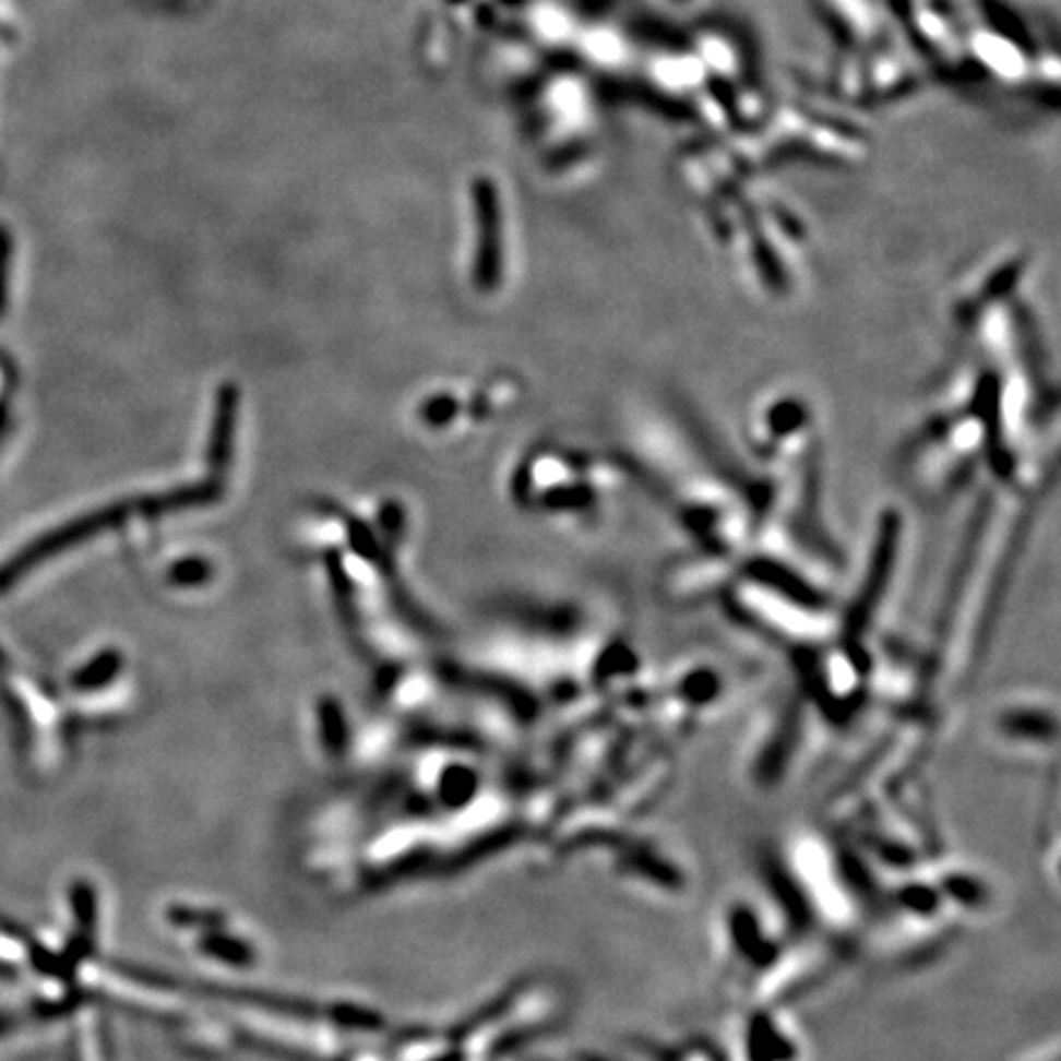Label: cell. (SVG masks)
Listing matches in <instances>:
<instances>
[{
    "mask_svg": "<svg viewBox=\"0 0 1061 1061\" xmlns=\"http://www.w3.org/2000/svg\"><path fill=\"white\" fill-rule=\"evenodd\" d=\"M10 1027V1020L5 1015H0V1032H5Z\"/></svg>",
    "mask_w": 1061,
    "mask_h": 1061,
    "instance_id": "obj_9",
    "label": "cell"
},
{
    "mask_svg": "<svg viewBox=\"0 0 1061 1061\" xmlns=\"http://www.w3.org/2000/svg\"><path fill=\"white\" fill-rule=\"evenodd\" d=\"M381 524L389 536H401L403 530V509L398 504H386L381 511Z\"/></svg>",
    "mask_w": 1061,
    "mask_h": 1061,
    "instance_id": "obj_8",
    "label": "cell"
},
{
    "mask_svg": "<svg viewBox=\"0 0 1061 1061\" xmlns=\"http://www.w3.org/2000/svg\"><path fill=\"white\" fill-rule=\"evenodd\" d=\"M479 249L475 263V283L481 290H494L501 281V219L494 184L479 180L475 184Z\"/></svg>",
    "mask_w": 1061,
    "mask_h": 1061,
    "instance_id": "obj_2",
    "label": "cell"
},
{
    "mask_svg": "<svg viewBox=\"0 0 1061 1061\" xmlns=\"http://www.w3.org/2000/svg\"><path fill=\"white\" fill-rule=\"evenodd\" d=\"M457 408H460V403L455 398H450V396H436V398H428L426 403H422V408H420V418L428 422V426H445V422H450L452 418L457 416Z\"/></svg>",
    "mask_w": 1061,
    "mask_h": 1061,
    "instance_id": "obj_5",
    "label": "cell"
},
{
    "mask_svg": "<svg viewBox=\"0 0 1061 1061\" xmlns=\"http://www.w3.org/2000/svg\"><path fill=\"white\" fill-rule=\"evenodd\" d=\"M133 514H141V501L138 499L98 509L94 514L74 518L69 521V524L39 536L37 540H33V544L20 550L17 556H13L0 565V593H5L10 585L17 583L23 575H27L37 563H45V560H49L52 556L64 553L67 548H72L74 544H82V540H88L106 528L123 524V521Z\"/></svg>",
    "mask_w": 1061,
    "mask_h": 1061,
    "instance_id": "obj_1",
    "label": "cell"
},
{
    "mask_svg": "<svg viewBox=\"0 0 1061 1061\" xmlns=\"http://www.w3.org/2000/svg\"><path fill=\"white\" fill-rule=\"evenodd\" d=\"M116 664V656L114 654H106L102 658H96V661L86 668V671L76 678V683H82V686H88V683H96V678H104L108 671H111Z\"/></svg>",
    "mask_w": 1061,
    "mask_h": 1061,
    "instance_id": "obj_7",
    "label": "cell"
},
{
    "mask_svg": "<svg viewBox=\"0 0 1061 1061\" xmlns=\"http://www.w3.org/2000/svg\"><path fill=\"white\" fill-rule=\"evenodd\" d=\"M236 413H239V389L226 383V386H222L219 396H216L210 450H206V460H210L214 475H224V469L229 467Z\"/></svg>",
    "mask_w": 1061,
    "mask_h": 1061,
    "instance_id": "obj_3",
    "label": "cell"
},
{
    "mask_svg": "<svg viewBox=\"0 0 1061 1061\" xmlns=\"http://www.w3.org/2000/svg\"><path fill=\"white\" fill-rule=\"evenodd\" d=\"M167 577H170V583L182 585V587L202 585L212 577V563L204 558H184V560H180V563L170 565V573H167Z\"/></svg>",
    "mask_w": 1061,
    "mask_h": 1061,
    "instance_id": "obj_4",
    "label": "cell"
},
{
    "mask_svg": "<svg viewBox=\"0 0 1061 1061\" xmlns=\"http://www.w3.org/2000/svg\"><path fill=\"white\" fill-rule=\"evenodd\" d=\"M8 273H10V236L0 229V314L5 310L8 300Z\"/></svg>",
    "mask_w": 1061,
    "mask_h": 1061,
    "instance_id": "obj_6",
    "label": "cell"
}]
</instances>
